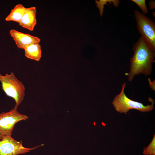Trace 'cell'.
<instances>
[{"label": "cell", "instance_id": "6da1fadb", "mask_svg": "<svg viewBox=\"0 0 155 155\" xmlns=\"http://www.w3.org/2000/svg\"><path fill=\"white\" fill-rule=\"evenodd\" d=\"M133 54L130 59L129 71L127 74L129 82L139 74L150 75L155 57V50L147 44L141 36L133 44Z\"/></svg>", "mask_w": 155, "mask_h": 155}, {"label": "cell", "instance_id": "7a4b0ae2", "mask_svg": "<svg viewBox=\"0 0 155 155\" xmlns=\"http://www.w3.org/2000/svg\"><path fill=\"white\" fill-rule=\"evenodd\" d=\"M126 85V82L123 84L120 92L113 99L112 104L117 112L120 113H126L131 109H135L142 112L145 113L150 112L153 109L155 102L150 97L148 98V100L151 102V104L146 106L127 97L124 92Z\"/></svg>", "mask_w": 155, "mask_h": 155}, {"label": "cell", "instance_id": "3957f363", "mask_svg": "<svg viewBox=\"0 0 155 155\" xmlns=\"http://www.w3.org/2000/svg\"><path fill=\"white\" fill-rule=\"evenodd\" d=\"M2 89L7 96L14 100L15 108H17L24 98L25 87L22 82L18 80L13 72L3 76L0 74Z\"/></svg>", "mask_w": 155, "mask_h": 155}, {"label": "cell", "instance_id": "277c9868", "mask_svg": "<svg viewBox=\"0 0 155 155\" xmlns=\"http://www.w3.org/2000/svg\"><path fill=\"white\" fill-rule=\"evenodd\" d=\"M134 16L140 34L147 44L155 50V23L142 12L135 10Z\"/></svg>", "mask_w": 155, "mask_h": 155}, {"label": "cell", "instance_id": "5b68a950", "mask_svg": "<svg viewBox=\"0 0 155 155\" xmlns=\"http://www.w3.org/2000/svg\"><path fill=\"white\" fill-rule=\"evenodd\" d=\"M28 118L26 115L20 113L17 108H14L9 111L0 114V134L3 137L11 136L16 123Z\"/></svg>", "mask_w": 155, "mask_h": 155}, {"label": "cell", "instance_id": "8992f818", "mask_svg": "<svg viewBox=\"0 0 155 155\" xmlns=\"http://www.w3.org/2000/svg\"><path fill=\"white\" fill-rule=\"evenodd\" d=\"M22 141H18L11 136H6L0 140V155H18L24 154L43 146L42 144L28 148L23 146Z\"/></svg>", "mask_w": 155, "mask_h": 155}, {"label": "cell", "instance_id": "52a82bcc", "mask_svg": "<svg viewBox=\"0 0 155 155\" xmlns=\"http://www.w3.org/2000/svg\"><path fill=\"white\" fill-rule=\"evenodd\" d=\"M9 34L14 40L18 48L24 49L31 44L39 43L40 39L38 37L19 32L13 29L10 30Z\"/></svg>", "mask_w": 155, "mask_h": 155}, {"label": "cell", "instance_id": "ba28073f", "mask_svg": "<svg viewBox=\"0 0 155 155\" xmlns=\"http://www.w3.org/2000/svg\"><path fill=\"white\" fill-rule=\"evenodd\" d=\"M36 14L35 7L26 8L19 23V25L30 31H33L37 23Z\"/></svg>", "mask_w": 155, "mask_h": 155}, {"label": "cell", "instance_id": "9c48e42d", "mask_svg": "<svg viewBox=\"0 0 155 155\" xmlns=\"http://www.w3.org/2000/svg\"><path fill=\"white\" fill-rule=\"evenodd\" d=\"M25 56L28 58L39 61L42 56L40 45L39 43L31 44L24 49Z\"/></svg>", "mask_w": 155, "mask_h": 155}, {"label": "cell", "instance_id": "30bf717a", "mask_svg": "<svg viewBox=\"0 0 155 155\" xmlns=\"http://www.w3.org/2000/svg\"><path fill=\"white\" fill-rule=\"evenodd\" d=\"M22 4H18L11 10L9 14L6 17V21H13L19 23L26 9Z\"/></svg>", "mask_w": 155, "mask_h": 155}, {"label": "cell", "instance_id": "8fae6325", "mask_svg": "<svg viewBox=\"0 0 155 155\" xmlns=\"http://www.w3.org/2000/svg\"><path fill=\"white\" fill-rule=\"evenodd\" d=\"M144 155H155V134L148 146L144 148L143 152Z\"/></svg>", "mask_w": 155, "mask_h": 155}, {"label": "cell", "instance_id": "7c38bea8", "mask_svg": "<svg viewBox=\"0 0 155 155\" xmlns=\"http://www.w3.org/2000/svg\"><path fill=\"white\" fill-rule=\"evenodd\" d=\"M131 1L136 3L141 8L142 13L144 14L148 13V11L146 5L145 0H131Z\"/></svg>", "mask_w": 155, "mask_h": 155}, {"label": "cell", "instance_id": "4fadbf2b", "mask_svg": "<svg viewBox=\"0 0 155 155\" xmlns=\"http://www.w3.org/2000/svg\"><path fill=\"white\" fill-rule=\"evenodd\" d=\"M110 1V0H100L98 1L96 0L95 3L96 4L97 7L99 9L100 16H102L103 14L104 5H108L106 3Z\"/></svg>", "mask_w": 155, "mask_h": 155}, {"label": "cell", "instance_id": "5bb4252c", "mask_svg": "<svg viewBox=\"0 0 155 155\" xmlns=\"http://www.w3.org/2000/svg\"><path fill=\"white\" fill-rule=\"evenodd\" d=\"M148 80L149 83L150 88L153 90L155 91V80L151 81L150 78H148Z\"/></svg>", "mask_w": 155, "mask_h": 155}, {"label": "cell", "instance_id": "9a60e30c", "mask_svg": "<svg viewBox=\"0 0 155 155\" xmlns=\"http://www.w3.org/2000/svg\"><path fill=\"white\" fill-rule=\"evenodd\" d=\"M149 6L150 9L152 10L155 8V1L154 0H150L149 1Z\"/></svg>", "mask_w": 155, "mask_h": 155}, {"label": "cell", "instance_id": "2e32d148", "mask_svg": "<svg viewBox=\"0 0 155 155\" xmlns=\"http://www.w3.org/2000/svg\"><path fill=\"white\" fill-rule=\"evenodd\" d=\"M3 138V137L0 134V140H1Z\"/></svg>", "mask_w": 155, "mask_h": 155}]
</instances>
